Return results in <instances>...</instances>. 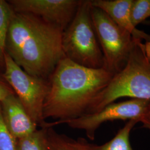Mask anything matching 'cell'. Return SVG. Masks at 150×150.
Instances as JSON below:
<instances>
[{"mask_svg":"<svg viewBox=\"0 0 150 150\" xmlns=\"http://www.w3.org/2000/svg\"><path fill=\"white\" fill-rule=\"evenodd\" d=\"M91 0H80L69 25L62 33L64 57L77 64L91 69L104 66L102 51L91 17Z\"/></svg>","mask_w":150,"mask_h":150,"instance_id":"4","label":"cell"},{"mask_svg":"<svg viewBox=\"0 0 150 150\" xmlns=\"http://www.w3.org/2000/svg\"><path fill=\"white\" fill-rule=\"evenodd\" d=\"M15 93L11 87L6 82L0 79V103L7 97Z\"/></svg>","mask_w":150,"mask_h":150,"instance_id":"17","label":"cell"},{"mask_svg":"<svg viewBox=\"0 0 150 150\" xmlns=\"http://www.w3.org/2000/svg\"><path fill=\"white\" fill-rule=\"evenodd\" d=\"M63 31L31 14L13 11L6 40V51L27 74L47 80L64 57Z\"/></svg>","mask_w":150,"mask_h":150,"instance_id":"1","label":"cell"},{"mask_svg":"<svg viewBox=\"0 0 150 150\" xmlns=\"http://www.w3.org/2000/svg\"><path fill=\"white\" fill-rule=\"evenodd\" d=\"M145 51L147 56V57L150 61V38L149 41L146 42L145 43Z\"/></svg>","mask_w":150,"mask_h":150,"instance_id":"18","label":"cell"},{"mask_svg":"<svg viewBox=\"0 0 150 150\" xmlns=\"http://www.w3.org/2000/svg\"><path fill=\"white\" fill-rule=\"evenodd\" d=\"M17 150H50L46 127L38 129L32 134L17 139Z\"/></svg>","mask_w":150,"mask_h":150,"instance_id":"14","label":"cell"},{"mask_svg":"<svg viewBox=\"0 0 150 150\" xmlns=\"http://www.w3.org/2000/svg\"><path fill=\"white\" fill-rule=\"evenodd\" d=\"M145 119H147V120H150V111L149 113H148L147 116V117L145 118Z\"/></svg>","mask_w":150,"mask_h":150,"instance_id":"20","label":"cell"},{"mask_svg":"<svg viewBox=\"0 0 150 150\" xmlns=\"http://www.w3.org/2000/svg\"><path fill=\"white\" fill-rule=\"evenodd\" d=\"M13 12L12 8L7 1L0 0V67H2L4 69L6 54V40Z\"/></svg>","mask_w":150,"mask_h":150,"instance_id":"13","label":"cell"},{"mask_svg":"<svg viewBox=\"0 0 150 150\" xmlns=\"http://www.w3.org/2000/svg\"><path fill=\"white\" fill-rule=\"evenodd\" d=\"M142 41L136 39L125 66L113 75L85 114L99 111L122 97L150 101V61Z\"/></svg>","mask_w":150,"mask_h":150,"instance_id":"3","label":"cell"},{"mask_svg":"<svg viewBox=\"0 0 150 150\" xmlns=\"http://www.w3.org/2000/svg\"><path fill=\"white\" fill-rule=\"evenodd\" d=\"M147 23H148V24H149V25H150V21L147 22Z\"/></svg>","mask_w":150,"mask_h":150,"instance_id":"21","label":"cell"},{"mask_svg":"<svg viewBox=\"0 0 150 150\" xmlns=\"http://www.w3.org/2000/svg\"><path fill=\"white\" fill-rule=\"evenodd\" d=\"M3 120L6 127L16 139L31 134L38 129L15 93L0 103Z\"/></svg>","mask_w":150,"mask_h":150,"instance_id":"9","label":"cell"},{"mask_svg":"<svg viewBox=\"0 0 150 150\" xmlns=\"http://www.w3.org/2000/svg\"><path fill=\"white\" fill-rule=\"evenodd\" d=\"M91 17L102 51L103 68L115 75L125 66L136 39L100 8L92 6Z\"/></svg>","mask_w":150,"mask_h":150,"instance_id":"5","label":"cell"},{"mask_svg":"<svg viewBox=\"0 0 150 150\" xmlns=\"http://www.w3.org/2000/svg\"><path fill=\"white\" fill-rule=\"evenodd\" d=\"M139 122L138 120L128 121L122 129H120L115 137L101 145L93 144V150H134L130 144L129 135L134 126Z\"/></svg>","mask_w":150,"mask_h":150,"instance_id":"12","label":"cell"},{"mask_svg":"<svg viewBox=\"0 0 150 150\" xmlns=\"http://www.w3.org/2000/svg\"><path fill=\"white\" fill-rule=\"evenodd\" d=\"M46 133L50 150H93V144L84 138L73 139L59 134L52 127H46Z\"/></svg>","mask_w":150,"mask_h":150,"instance_id":"11","label":"cell"},{"mask_svg":"<svg viewBox=\"0 0 150 150\" xmlns=\"http://www.w3.org/2000/svg\"><path fill=\"white\" fill-rule=\"evenodd\" d=\"M113 75L104 68H88L64 57L47 79L49 92L43 107L45 120L65 121L85 115Z\"/></svg>","mask_w":150,"mask_h":150,"instance_id":"2","label":"cell"},{"mask_svg":"<svg viewBox=\"0 0 150 150\" xmlns=\"http://www.w3.org/2000/svg\"><path fill=\"white\" fill-rule=\"evenodd\" d=\"M150 111V101L131 99L125 101L113 102L96 112L85 114L77 118L65 121L45 122L43 127H50L66 124L74 129L83 130L91 140L95 138L97 129L103 123L116 120H138L139 122L147 117Z\"/></svg>","mask_w":150,"mask_h":150,"instance_id":"7","label":"cell"},{"mask_svg":"<svg viewBox=\"0 0 150 150\" xmlns=\"http://www.w3.org/2000/svg\"><path fill=\"white\" fill-rule=\"evenodd\" d=\"M92 6L101 9L120 27L129 32L134 38L149 40L150 35L138 30L132 23L131 10L133 0H91Z\"/></svg>","mask_w":150,"mask_h":150,"instance_id":"10","label":"cell"},{"mask_svg":"<svg viewBox=\"0 0 150 150\" xmlns=\"http://www.w3.org/2000/svg\"><path fill=\"white\" fill-rule=\"evenodd\" d=\"M0 150H17V139L11 134L3 120L0 105Z\"/></svg>","mask_w":150,"mask_h":150,"instance_id":"16","label":"cell"},{"mask_svg":"<svg viewBox=\"0 0 150 150\" xmlns=\"http://www.w3.org/2000/svg\"><path fill=\"white\" fill-rule=\"evenodd\" d=\"M2 77L33 121L40 127L43 126L46 122L43 107L49 92L48 80L27 74L7 53Z\"/></svg>","mask_w":150,"mask_h":150,"instance_id":"6","label":"cell"},{"mask_svg":"<svg viewBox=\"0 0 150 150\" xmlns=\"http://www.w3.org/2000/svg\"><path fill=\"white\" fill-rule=\"evenodd\" d=\"M150 17V0H133L131 18L134 26L145 21Z\"/></svg>","mask_w":150,"mask_h":150,"instance_id":"15","label":"cell"},{"mask_svg":"<svg viewBox=\"0 0 150 150\" xmlns=\"http://www.w3.org/2000/svg\"><path fill=\"white\" fill-rule=\"evenodd\" d=\"M80 0H10L13 11L31 14L59 28L69 25L75 16Z\"/></svg>","mask_w":150,"mask_h":150,"instance_id":"8","label":"cell"},{"mask_svg":"<svg viewBox=\"0 0 150 150\" xmlns=\"http://www.w3.org/2000/svg\"><path fill=\"white\" fill-rule=\"evenodd\" d=\"M141 123H142V127L145 129H148L150 131V120L147 119H144L141 121Z\"/></svg>","mask_w":150,"mask_h":150,"instance_id":"19","label":"cell"}]
</instances>
